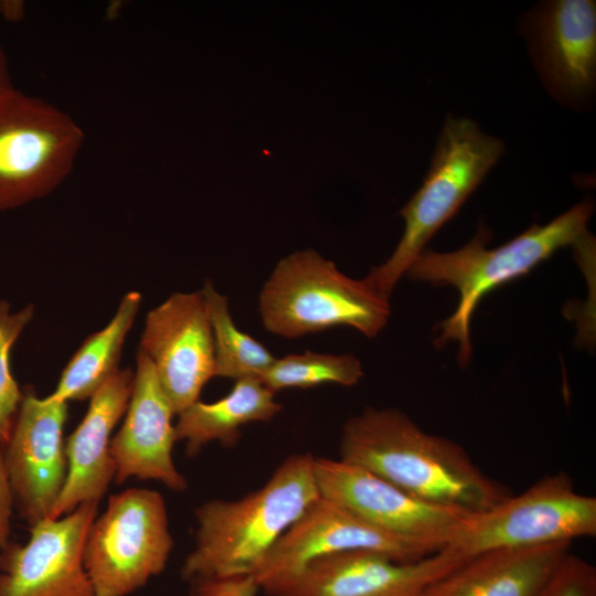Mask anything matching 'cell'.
I'll list each match as a JSON object with an SVG mask.
<instances>
[{
  "label": "cell",
  "instance_id": "1",
  "mask_svg": "<svg viewBox=\"0 0 596 596\" xmlns=\"http://www.w3.org/2000/svg\"><path fill=\"white\" fill-rule=\"evenodd\" d=\"M339 459L430 504L475 514L512 494L456 441L422 429L396 408L368 407L343 425Z\"/></svg>",
  "mask_w": 596,
  "mask_h": 596
},
{
  "label": "cell",
  "instance_id": "2",
  "mask_svg": "<svg viewBox=\"0 0 596 596\" xmlns=\"http://www.w3.org/2000/svg\"><path fill=\"white\" fill-rule=\"evenodd\" d=\"M315 456L287 457L259 489L235 499H212L195 511L194 546L181 576L200 579L252 575L283 534L320 497Z\"/></svg>",
  "mask_w": 596,
  "mask_h": 596
},
{
  "label": "cell",
  "instance_id": "3",
  "mask_svg": "<svg viewBox=\"0 0 596 596\" xmlns=\"http://www.w3.org/2000/svg\"><path fill=\"white\" fill-rule=\"evenodd\" d=\"M590 199L578 202L544 225L533 224L511 241L488 248L491 232L479 224L475 236L453 252L424 249L408 268L412 280L451 286L459 294L451 316L438 324L436 343L458 344V361H470V322L480 300L491 290L531 272L556 251L588 238L587 224L594 213Z\"/></svg>",
  "mask_w": 596,
  "mask_h": 596
},
{
  "label": "cell",
  "instance_id": "4",
  "mask_svg": "<svg viewBox=\"0 0 596 596\" xmlns=\"http://www.w3.org/2000/svg\"><path fill=\"white\" fill-rule=\"evenodd\" d=\"M505 151L472 119L449 114L422 185L400 211L404 232L391 256L366 276L386 297L436 232L453 219Z\"/></svg>",
  "mask_w": 596,
  "mask_h": 596
},
{
  "label": "cell",
  "instance_id": "5",
  "mask_svg": "<svg viewBox=\"0 0 596 596\" xmlns=\"http://www.w3.org/2000/svg\"><path fill=\"white\" fill-rule=\"evenodd\" d=\"M258 305L265 329L290 339L342 326L373 338L391 315L390 297L366 277L347 276L313 249L280 259L263 285Z\"/></svg>",
  "mask_w": 596,
  "mask_h": 596
},
{
  "label": "cell",
  "instance_id": "6",
  "mask_svg": "<svg viewBox=\"0 0 596 596\" xmlns=\"http://www.w3.org/2000/svg\"><path fill=\"white\" fill-rule=\"evenodd\" d=\"M162 494L130 488L109 497L84 544V566L97 596H128L161 574L173 550Z\"/></svg>",
  "mask_w": 596,
  "mask_h": 596
},
{
  "label": "cell",
  "instance_id": "7",
  "mask_svg": "<svg viewBox=\"0 0 596 596\" xmlns=\"http://www.w3.org/2000/svg\"><path fill=\"white\" fill-rule=\"evenodd\" d=\"M596 535V498L578 492L564 471L518 496L468 514L445 547L462 558L498 549L533 547Z\"/></svg>",
  "mask_w": 596,
  "mask_h": 596
},
{
  "label": "cell",
  "instance_id": "8",
  "mask_svg": "<svg viewBox=\"0 0 596 596\" xmlns=\"http://www.w3.org/2000/svg\"><path fill=\"white\" fill-rule=\"evenodd\" d=\"M83 140L67 114L14 89L0 103V210L55 190L71 173Z\"/></svg>",
  "mask_w": 596,
  "mask_h": 596
},
{
  "label": "cell",
  "instance_id": "9",
  "mask_svg": "<svg viewBox=\"0 0 596 596\" xmlns=\"http://www.w3.org/2000/svg\"><path fill=\"white\" fill-rule=\"evenodd\" d=\"M313 467L321 497L429 554L445 549L468 515L422 501L371 471L339 458L315 457Z\"/></svg>",
  "mask_w": 596,
  "mask_h": 596
},
{
  "label": "cell",
  "instance_id": "10",
  "mask_svg": "<svg viewBox=\"0 0 596 596\" xmlns=\"http://www.w3.org/2000/svg\"><path fill=\"white\" fill-rule=\"evenodd\" d=\"M520 25L546 92L572 110L590 109L596 93V2L541 1L522 15Z\"/></svg>",
  "mask_w": 596,
  "mask_h": 596
},
{
  "label": "cell",
  "instance_id": "11",
  "mask_svg": "<svg viewBox=\"0 0 596 596\" xmlns=\"http://www.w3.org/2000/svg\"><path fill=\"white\" fill-rule=\"evenodd\" d=\"M98 514L86 502L30 526L25 544L0 553V596H97L84 566V544Z\"/></svg>",
  "mask_w": 596,
  "mask_h": 596
},
{
  "label": "cell",
  "instance_id": "12",
  "mask_svg": "<svg viewBox=\"0 0 596 596\" xmlns=\"http://www.w3.org/2000/svg\"><path fill=\"white\" fill-rule=\"evenodd\" d=\"M141 350L175 415L199 401L215 376L214 342L202 290L174 292L145 320Z\"/></svg>",
  "mask_w": 596,
  "mask_h": 596
},
{
  "label": "cell",
  "instance_id": "13",
  "mask_svg": "<svg viewBox=\"0 0 596 596\" xmlns=\"http://www.w3.org/2000/svg\"><path fill=\"white\" fill-rule=\"evenodd\" d=\"M466 558L443 549L402 562L372 551H351L313 560L264 592L268 596H424L427 587Z\"/></svg>",
  "mask_w": 596,
  "mask_h": 596
},
{
  "label": "cell",
  "instance_id": "14",
  "mask_svg": "<svg viewBox=\"0 0 596 596\" xmlns=\"http://www.w3.org/2000/svg\"><path fill=\"white\" fill-rule=\"evenodd\" d=\"M66 418L67 402L40 398L29 391L4 446L13 502L29 526L50 518L63 490L67 475L63 441Z\"/></svg>",
  "mask_w": 596,
  "mask_h": 596
},
{
  "label": "cell",
  "instance_id": "15",
  "mask_svg": "<svg viewBox=\"0 0 596 596\" xmlns=\"http://www.w3.org/2000/svg\"><path fill=\"white\" fill-rule=\"evenodd\" d=\"M351 551L379 552L402 562L429 555L320 496L283 534L252 576L264 590L298 573L313 560Z\"/></svg>",
  "mask_w": 596,
  "mask_h": 596
},
{
  "label": "cell",
  "instance_id": "16",
  "mask_svg": "<svg viewBox=\"0 0 596 596\" xmlns=\"http://www.w3.org/2000/svg\"><path fill=\"white\" fill-rule=\"evenodd\" d=\"M174 415L152 362L138 350L125 418L110 441L117 483L137 478L159 481L177 492L187 489L188 481L172 456L177 443Z\"/></svg>",
  "mask_w": 596,
  "mask_h": 596
},
{
  "label": "cell",
  "instance_id": "17",
  "mask_svg": "<svg viewBox=\"0 0 596 596\" xmlns=\"http://www.w3.org/2000/svg\"><path fill=\"white\" fill-rule=\"evenodd\" d=\"M134 372L119 369L91 397L88 409L64 444L67 475L50 518L70 513L86 502H99L115 479L111 433L125 415Z\"/></svg>",
  "mask_w": 596,
  "mask_h": 596
},
{
  "label": "cell",
  "instance_id": "18",
  "mask_svg": "<svg viewBox=\"0 0 596 596\" xmlns=\"http://www.w3.org/2000/svg\"><path fill=\"white\" fill-rule=\"evenodd\" d=\"M571 545L560 542L479 553L434 581L424 596H538Z\"/></svg>",
  "mask_w": 596,
  "mask_h": 596
},
{
  "label": "cell",
  "instance_id": "19",
  "mask_svg": "<svg viewBox=\"0 0 596 596\" xmlns=\"http://www.w3.org/2000/svg\"><path fill=\"white\" fill-rule=\"evenodd\" d=\"M280 411L275 393L260 380L240 379L224 397L212 403L199 400L180 412L174 424L175 438L185 443L189 457L214 441L233 447L243 426L270 422Z\"/></svg>",
  "mask_w": 596,
  "mask_h": 596
},
{
  "label": "cell",
  "instance_id": "20",
  "mask_svg": "<svg viewBox=\"0 0 596 596\" xmlns=\"http://www.w3.org/2000/svg\"><path fill=\"white\" fill-rule=\"evenodd\" d=\"M141 294L127 292L111 320L85 339L64 368L56 389L49 395L67 402L86 400L119 368L123 345L141 305Z\"/></svg>",
  "mask_w": 596,
  "mask_h": 596
},
{
  "label": "cell",
  "instance_id": "21",
  "mask_svg": "<svg viewBox=\"0 0 596 596\" xmlns=\"http://www.w3.org/2000/svg\"><path fill=\"white\" fill-rule=\"evenodd\" d=\"M201 290L212 328L215 376L234 381L246 377L260 380L276 358L259 341L236 327L227 297L216 291L211 281H206Z\"/></svg>",
  "mask_w": 596,
  "mask_h": 596
},
{
  "label": "cell",
  "instance_id": "22",
  "mask_svg": "<svg viewBox=\"0 0 596 596\" xmlns=\"http://www.w3.org/2000/svg\"><path fill=\"white\" fill-rule=\"evenodd\" d=\"M363 376L361 361L352 354L305 351L276 358L260 381L275 394L287 389H311L323 384L355 385Z\"/></svg>",
  "mask_w": 596,
  "mask_h": 596
},
{
  "label": "cell",
  "instance_id": "23",
  "mask_svg": "<svg viewBox=\"0 0 596 596\" xmlns=\"http://www.w3.org/2000/svg\"><path fill=\"white\" fill-rule=\"evenodd\" d=\"M34 315V307L11 312L10 305L0 300V443L6 446L11 437L23 397L10 369V353L15 341Z\"/></svg>",
  "mask_w": 596,
  "mask_h": 596
},
{
  "label": "cell",
  "instance_id": "24",
  "mask_svg": "<svg viewBox=\"0 0 596 596\" xmlns=\"http://www.w3.org/2000/svg\"><path fill=\"white\" fill-rule=\"evenodd\" d=\"M538 596H596V567L570 552Z\"/></svg>",
  "mask_w": 596,
  "mask_h": 596
},
{
  "label": "cell",
  "instance_id": "25",
  "mask_svg": "<svg viewBox=\"0 0 596 596\" xmlns=\"http://www.w3.org/2000/svg\"><path fill=\"white\" fill-rule=\"evenodd\" d=\"M258 590L259 586L252 575L190 583V596H257Z\"/></svg>",
  "mask_w": 596,
  "mask_h": 596
},
{
  "label": "cell",
  "instance_id": "26",
  "mask_svg": "<svg viewBox=\"0 0 596 596\" xmlns=\"http://www.w3.org/2000/svg\"><path fill=\"white\" fill-rule=\"evenodd\" d=\"M13 507V494L6 464L4 446L0 443V550L10 543Z\"/></svg>",
  "mask_w": 596,
  "mask_h": 596
},
{
  "label": "cell",
  "instance_id": "27",
  "mask_svg": "<svg viewBox=\"0 0 596 596\" xmlns=\"http://www.w3.org/2000/svg\"><path fill=\"white\" fill-rule=\"evenodd\" d=\"M25 4L19 0L0 1V15L8 22L14 23L23 19Z\"/></svg>",
  "mask_w": 596,
  "mask_h": 596
},
{
  "label": "cell",
  "instance_id": "28",
  "mask_svg": "<svg viewBox=\"0 0 596 596\" xmlns=\"http://www.w3.org/2000/svg\"><path fill=\"white\" fill-rule=\"evenodd\" d=\"M14 91L7 56L0 45V103Z\"/></svg>",
  "mask_w": 596,
  "mask_h": 596
}]
</instances>
